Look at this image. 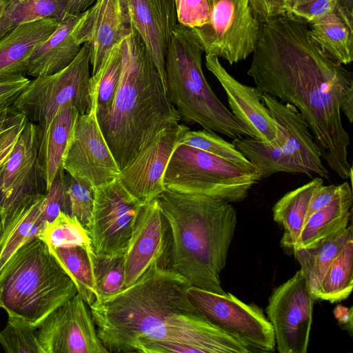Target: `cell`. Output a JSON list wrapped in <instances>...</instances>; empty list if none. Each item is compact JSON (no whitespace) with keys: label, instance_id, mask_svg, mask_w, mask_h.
Returning <instances> with one entry per match:
<instances>
[{"label":"cell","instance_id":"37","mask_svg":"<svg viewBox=\"0 0 353 353\" xmlns=\"http://www.w3.org/2000/svg\"><path fill=\"white\" fill-rule=\"evenodd\" d=\"M97 299L116 294L124 288V254H103L90 253Z\"/></svg>","mask_w":353,"mask_h":353},{"label":"cell","instance_id":"7","mask_svg":"<svg viewBox=\"0 0 353 353\" xmlns=\"http://www.w3.org/2000/svg\"><path fill=\"white\" fill-rule=\"evenodd\" d=\"M261 179L259 172L245 170L207 152L178 144L166 166L163 183L171 191L236 203L245 199Z\"/></svg>","mask_w":353,"mask_h":353},{"label":"cell","instance_id":"11","mask_svg":"<svg viewBox=\"0 0 353 353\" xmlns=\"http://www.w3.org/2000/svg\"><path fill=\"white\" fill-rule=\"evenodd\" d=\"M315 300L301 270L273 290L266 314L279 352H307Z\"/></svg>","mask_w":353,"mask_h":353},{"label":"cell","instance_id":"1","mask_svg":"<svg viewBox=\"0 0 353 353\" xmlns=\"http://www.w3.org/2000/svg\"><path fill=\"white\" fill-rule=\"evenodd\" d=\"M247 74L263 93L296 108L321 158L352 185L347 160L350 139L340 103L353 85V75L319 47L307 23L285 14L261 22Z\"/></svg>","mask_w":353,"mask_h":353},{"label":"cell","instance_id":"42","mask_svg":"<svg viewBox=\"0 0 353 353\" xmlns=\"http://www.w3.org/2000/svg\"><path fill=\"white\" fill-rule=\"evenodd\" d=\"M174 1L178 23L194 30L209 22L212 0Z\"/></svg>","mask_w":353,"mask_h":353},{"label":"cell","instance_id":"15","mask_svg":"<svg viewBox=\"0 0 353 353\" xmlns=\"http://www.w3.org/2000/svg\"><path fill=\"white\" fill-rule=\"evenodd\" d=\"M46 190L38 158L37 126L28 121L0 172V225L21 202Z\"/></svg>","mask_w":353,"mask_h":353},{"label":"cell","instance_id":"50","mask_svg":"<svg viewBox=\"0 0 353 353\" xmlns=\"http://www.w3.org/2000/svg\"><path fill=\"white\" fill-rule=\"evenodd\" d=\"M339 5L353 15V0H338Z\"/></svg>","mask_w":353,"mask_h":353},{"label":"cell","instance_id":"13","mask_svg":"<svg viewBox=\"0 0 353 353\" xmlns=\"http://www.w3.org/2000/svg\"><path fill=\"white\" fill-rule=\"evenodd\" d=\"M140 204L117 178L94 188L88 232L96 254H124Z\"/></svg>","mask_w":353,"mask_h":353},{"label":"cell","instance_id":"41","mask_svg":"<svg viewBox=\"0 0 353 353\" xmlns=\"http://www.w3.org/2000/svg\"><path fill=\"white\" fill-rule=\"evenodd\" d=\"M338 0H282L283 14L307 24L333 12Z\"/></svg>","mask_w":353,"mask_h":353},{"label":"cell","instance_id":"45","mask_svg":"<svg viewBox=\"0 0 353 353\" xmlns=\"http://www.w3.org/2000/svg\"><path fill=\"white\" fill-rule=\"evenodd\" d=\"M338 192L339 185L331 184L324 185L322 184L319 185L312 194L305 221L312 214L322 209L332 202L337 196Z\"/></svg>","mask_w":353,"mask_h":353},{"label":"cell","instance_id":"33","mask_svg":"<svg viewBox=\"0 0 353 353\" xmlns=\"http://www.w3.org/2000/svg\"><path fill=\"white\" fill-rule=\"evenodd\" d=\"M0 19V38L17 26L46 18L61 21L67 14L68 0H9Z\"/></svg>","mask_w":353,"mask_h":353},{"label":"cell","instance_id":"26","mask_svg":"<svg viewBox=\"0 0 353 353\" xmlns=\"http://www.w3.org/2000/svg\"><path fill=\"white\" fill-rule=\"evenodd\" d=\"M79 14H67L54 32L36 48L30 59L27 75L35 78L54 74L75 59L81 47L71 32Z\"/></svg>","mask_w":353,"mask_h":353},{"label":"cell","instance_id":"17","mask_svg":"<svg viewBox=\"0 0 353 353\" xmlns=\"http://www.w3.org/2000/svg\"><path fill=\"white\" fill-rule=\"evenodd\" d=\"M190 129L176 124L159 133L122 169L117 179L140 204L155 199L163 190V175L182 134Z\"/></svg>","mask_w":353,"mask_h":353},{"label":"cell","instance_id":"35","mask_svg":"<svg viewBox=\"0 0 353 353\" xmlns=\"http://www.w3.org/2000/svg\"><path fill=\"white\" fill-rule=\"evenodd\" d=\"M37 238L49 250L76 246L92 249L88 230L76 217L63 212L52 221L46 222Z\"/></svg>","mask_w":353,"mask_h":353},{"label":"cell","instance_id":"12","mask_svg":"<svg viewBox=\"0 0 353 353\" xmlns=\"http://www.w3.org/2000/svg\"><path fill=\"white\" fill-rule=\"evenodd\" d=\"M62 167L72 178L94 188L117 178L121 169L101 130L94 107L77 115Z\"/></svg>","mask_w":353,"mask_h":353},{"label":"cell","instance_id":"8","mask_svg":"<svg viewBox=\"0 0 353 353\" xmlns=\"http://www.w3.org/2000/svg\"><path fill=\"white\" fill-rule=\"evenodd\" d=\"M90 49L84 43L75 59L50 75L30 80L12 105L34 123L50 121L62 106L70 105L79 114L90 112Z\"/></svg>","mask_w":353,"mask_h":353},{"label":"cell","instance_id":"10","mask_svg":"<svg viewBox=\"0 0 353 353\" xmlns=\"http://www.w3.org/2000/svg\"><path fill=\"white\" fill-rule=\"evenodd\" d=\"M260 27L249 0H212L209 22L191 30L205 54L232 65L253 53Z\"/></svg>","mask_w":353,"mask_h":353},{"label":"cell","instance_id":"20","mask_svg":"<svg viewBox=\"0 0 353 353\" xmlns=\"http://www.w3.org/2000/svg\"><path fill=\"white\" fill-rule=\"evenodd\" d=\"M135 31L152 57L166 91L165 58L178 23L174 0H123Z\"/></svg>","mask_w":353,"mask_h":353},{"label":"cell","instance_id":"34","mask_svg":"<svg viewBox=\"0 0 353 353\" xmlns=\"http://www.w3.org/2000/svg\"><path fill=\"white\" fill-rule=\"evenodd\" d=\"M353 239L348 241L325 272L316 299L332 303L346 299L353 284Z\"/></svg>","mask_w":353,"mask_h":353},{"label":"cell","instance_id":"52","mask_svg":"<svg viewBox=\"0 0 353 353\" xmlns=\"http://www.w3.org/2000/svg\"><path fill=\"white\" fill-rule=\"evenodd\" d=\"M1 225H0V232H1Z\"/></svg>","mask_w":353,"mask_h":353},{"label":"cell","instance_id":"6","mask_svg":"<svg viewBox=\"0 0 353 353\" xmlns=\"http://www.w3.org/2000/svg\"><path fill=\"white\" fill-rule=\"evenodd\" d=\"M77 294L70 276L38 238L22 246L0 275V309L36 329Z\"/></svg>","mask_w":353,"mask_h":353},{"label":"cell","instance_id":"5","mask_svg":"<svg viewBox=\"0 0 353 353\" xmlns=\"http://www.w3.org/2000/svg\"><path fill=\"white\" fill-rule=\"evenodd\" d=\"M203 50L192 30L177 23L165 58L166 94L181 120L234 139L251 131L220 101L202 69Z\"/></svg>","mask_w":353,"mask_h":353},{"label":"cell","instance_id":"43","mask_svg":"<svg viewBox=\"0 0 353 353\" xmlns=\"http://www.w3.org/2000/svg\"><path fill=\"white\" fill-rule=\"evenodd\" d=\"M60 212L69 214L63 168L59 170L46 192L41 216L45 222H48L52 221Z\"/></svg>","mask_w":353,"mask_h":353},{"label":"cell","instance_id":"25","mask_svg":"<svg viewBox=\"0 0 353 353\" xmlns=\"http://www.w3.org/2000/svg\"><path fill=\"white\" fill-rule=\"evenodd\" d=\"M78 114L74 107L65 105L50 121L37 124L38 158L46 176L47 190L63 168V156Z\"/></svg>","mask_w":353,"mask_h":353},{"label":"cell","instance_id":"31","mask_svg":"<svg viewBox=\"0 0 353 353\" xmlns=\"http://www.w3.org/2000/svg\"><path fill=\"white\" fill-rule=\"evenodd\" d=\"M50 251L72 280L77 293L89 306L92 305L98 298L90 257L93 250L76 246Z\"/></svg>","mask_w":353,"mask_h":353},{"label":"cell","instance_id":"4","mask_svg":"<svg viewBox=\"0 0 353 353\" xmlns=\"http://www.w3.org/2000/svg\"><path fill=\"white\" fill-rule=\"evenodd\" d=\"M156 199L170 230V268L192 286L225 294L220 274L236 228L234 208L217 197L167 189Z\"/></svg>","mask_w":353,"mask_h":353},{"label":"cell","instance_id":"2","mask_svg":"<svg viewBox=\"0 0 353 353\" xmlns=\"http://www.w3.org/2000/svg\"><path fill=\"white\" fill-rule=\"evenodd\" d=\"M190 283L170 267L154 263L134 283L97 299L90 309L108 352H132L137 341L182 338L202 314L190 301Z\"/></svg>","mask_w":353,"mask_h":353},{"label":"cell","instance_id":"16","mask_svg":"<svg viewBox=\"0 0 353 353\" xmlns=\"http://www.w3.org/2000/svg\"><path fill=\"white\" fill-rule=\"evenodd\" d=\"M171 233L157 199L142 205L124 252V288L154 263L170 267Z\"/></svg>","mask_w":353,"mask_h":353},{"label":"cell","instance_id":"18","mask_svg":"<svg viewBox=\"0 0 353 353\" xmlns=\"http://www.w3.org/2000/svg\"><path fill=\"white\" fill-rule=\"evenodd\" d=\"M93 3L79 14L71 32L77 44L89 46L92 74L134 30L123 0H96Z\"/></svg>","mask_w":353,"mask_h":353},{"label":"cell","instance_id":"47","mask_svg":"<svg viewBox=\"0 0 353 353\" xmlns=\"http://www.w3.org/2000/svg\"><path fill=\"white\" fill-rule=\"evenodd\" d=\"M340 110L346 117L350 123L353 121V85H351L344 96L343 97L341 103Z\"/></svg>","mask_w":353,"mask_h":353},{"label":"cell","instance_id":"40","mask_svg":"<svg viewBox=\"0 0 353 353\" xmlns=\"http://www.w3.org/2000/svg\"><path fill=\"white\" fill-rule=\"evenodd\" d=\"M65 184L69 214L76 217L87 229L94 199V188L78 181L65 172Z\"/></svg>","mask_w":353,"mask_h":353},{"label":"cell","instance_id":"30","mask_svg":"<svg viewBox=\"0 0 353 353\" xmlns=\"http://www.w3.org/2000/svg\"><path fill=\"white\" fill-rule=\"evenodd\" d=\"M232 143L257 168L261 178L279 172L304 174L303 169L284 153L281 146L268 145L251 137H241Z\"/></svg>","mask_w":353,"mask_h":353},{"label":"cell","instance_id":"39","mask_svg":"<svg viewBox=\"0 0 353 353\" xmlns=\"http://www.w3.org/2000/svg\"><path fill=\"white\" fill-rule=\"evenodd\" d=\"M28 121L26 115L12 104L0 105V172Z\"/></svg>","mask_w":353,"mask_h":353},{"label":"cell","instance_id":"44","mask_svg":"<svg viewBox=\"0 0 353 353\" xmlns=\"http://www.w3.org/2000/svg\"><path fill=\"white\" fill-rule=\"evenodd\" d=\"M30 79L18 74L0 79V105L12 104L26 88Z\"/></svg>","mask_w":353,"mask_h":353},{"label":"cell","instance_id":"24","mask_svg":"<svg viewBox=\"0 0 353 353\" xmlns=\"http://www.w3.org/2000/svg\"><path fill=\"white\" fill-rule=\"evenodd\" d=\"M46 194L21 202L1 226L0 275L13 255L24 245L37 238L46 222L41 212Z\"/></svg>","mask_w":353,"mask_h":353},{"label":"cell","instance_id":"32","mask_svg":"<svg viewBox=\"0 0 353 353\" xmlns=\"http://www.w3.org/2000/svg\"><path fill=\"white\" fill-rule=\"evenodd\" d=\"M119 43L113 48L99 70L89 79L91 107L95 108L97 117L110 110L119 84L122 68Z\"/></svg>","mask_w":353,"mask_h":353},{"label":"cell","instance_id":"36","mask_svg":"<svg viewBox=\"0 0 353 353\" xmlns=\"http://www.w3.org/2000/svg\"><path fill=\"white\" fill-rule=\"evenodd\" d=\"M179 144L187 145L210 153L249 172H259L257 168L230 143L216 134L205 129L184 132ZM260 173V172H259Z\"/></svg>","mask_w":353,"mask_h":353},{"label":"cell","instance_id":"21","mask_svg":"<svg viewBox=\"0 0 353 353\" xmlns=\"http://www.w3.org/2000/svg\"><path fill=\"white\" fill-rule=\"evenodd\" d=\"M263 100L273 119L285 132V141L281 147L284 153L303 169L304 174H316L328 180L329 171L323 163L314 137L296 108L265 93Z\"/></svg>","mask_w":353,"mask_h":353},{"label":"cell","instance_id":"23","mask_svg":"<svg viewBox=\"0 0 353 353\" xmlns=\"http://www.w3.org/2000/svg\"><path fill=\"white\" fill-rule=\"evenodd\" d=\"M352 202V185L348 181L339 184L336 198L305 221L292 250L313 247L344 231L351 218Z\"/></svg>","mask_w":353,"mask_h":353},{"label":"cell","instance_id":"38","mask_svg":"<svg viewBox=\"0 0 353 353\" xmlns=\"http://www.w3.org/2000/svg\"><path fill=\"white\" fill-rule=\"evenodd\" d=\"M0 331V344L7 353H43L37 329L19 317L8 316Z\"/></svg>","mask_w":353,"mask_h":353},{"label":"cell","instance_id":"46","mask_svg":"<svg viewBox=\"0 0 353 353\" xmlns=\"http://www.w3.org/2000/svg\"><path fill=\"white\" fill-rule=\"evenodd\" d=\"M249 3L261 23L283 14L282 0H249Z\"/></svg>","mask_w":353,"mask_h":353},{"label":"cell","instance_id":"3","mask_svg":"<svg viewBox=\"0 0 353 353\" xmlns=\"http://www.w3.org/2000/svg\"><path fill=\"white\" fill-rule=\"evenodd\" d=\"M122 68L111 108L97 121L120 169L161 131L179 123L159 71L134 30L119 43Z\"/></svg>","mask_w":353,"mask_h":353},{"label":"cell","instance_id":"9","mask_svg":"<svg viewBox=\"0 0 353 353\" xmlns=\"http://www.w3.org/2000/svg\"><path fill=\"white\" fill-rule=\"evenodd\" d=\"M188 294L195 307L210 322L250 352L276 350L272 325L257 305L245 303L230 292L221 294L192 285Z\"/></svg>","mask_w":353,"mask_h":353},{"label":"cell","instance_id":"27","mask_svg":"<svg viewBox=\"0 0 353 353\" xmlns=\"http://www.w3.org/2000/svg\"><path fill=\"white\" fill-rule=\"evenodd\" d=\"M307 25L312 38L328 56L342 65L353 61V15L338 4Z\"/></svg>","mask_w":353,"mask_h":353},{"label":"cell","instance_id":"28","mask_svg":"<svg viewBox=\"0 0 353 353\" xmlns=\"http://www.w3.org/2000/svg\"><path fill=\"white\" fill-rule=\"evenodd\" d=\"M323 184L320 176L285 193L272 208L274 221L283 225L282 245L293 249L303 228L314 190Z\"/></svg>","mask_w":353,"mask_h":353},{"label":"cell","instance_id":"19","mask_svg":"<svg viewBox=\"0 0 353 353\" xmlns=\"http://www.w3.org/2000/svg\"><path fill=\"white\" fill-rule=\"evenodd\" d=\"M205 66L223 88L230 110L252 133L253 138L268 145L283 146V129L273 119L263 100V92L256 86L243 84L222 65L219 58L205 54Z\"/></svg>","mask_w":353,"mask_h":353},{"label":"cell","instance_id":"29","mask_svg":"<svg viewBox=\"0 0 353 353\" xmlns=\"http://www.w3.org/2000/svg\"><path fill=\"white\" fill-rule=\"evenodd\" d=\"M351 239H353L352 227L350 225L342 232L316 245L293 250L315 299L330 263Z\"/></svg>","mask_w":353,"mask_h":353},{"label":"cell","instance_id":"49","mask_svg":"<svg viewBox=\"0 0 353 353\" xmlns=\"http://www.w3.org/2000/svg\"><path fill=\"white\" fill-rule=\"evenodd\" d=\"M96 0H68L65 12L77 14L89 8Z\"/></svg>","mask_w":353,"mask_h":353},{"label":"cell","instance_id":"51","mask_svg":"<svg viewBox=\"0 0 353 353\" xmlns=\"http://www.w3.org/2000/svg\"><path fill=\"white\" fill-rule=\"evenodd\" d=\"M10 4L9 0H0V19L2 18L4 12Z\"/></svg>","mask_w":353,"mask_h":353},{"label":"cell","instance_id":"22","mask_svg":"<svg viewBox=\"0 0 353 353\" xmlns=\"http://www.w3.org/2000/svg\"><path fill=\"white\" fill-rule=\"evenodd\" d=\"M59 21L46 18L21 24L0 38V79L26 75L30 59L56 30Z\"/></svg>","mask_w":353,"mask_h":353},{"label":"cell","instance_id":"48","mask_svg":"<svg viewBox=\"0 0 353 353\" xmlns=\"http://www.w3.org/2000/svg\"><path fill=\"white\" fill-rule=\"evenodd\" d=\"M336 319L341 325L345 326L350 332L352 330V308L338 305L334 311Z\"/></svg>","mask_w":353,"mask_h":353},{"label":"cell","instance_id":"14","mask_svg":"<svg viewBox=\"0 0 353 353\" xmlns=\"http://www.w3.org/2000/svg\"><path fill=\"white\" fill-rule=\"evenodd\" d=\"M43 353H108L89 305L77 293L52 311L37 329Z\"/></svg>","mask_w":353,"mask_h":353}]
</instances>
